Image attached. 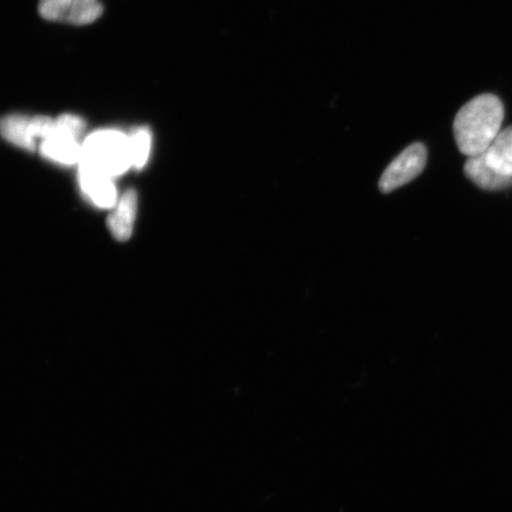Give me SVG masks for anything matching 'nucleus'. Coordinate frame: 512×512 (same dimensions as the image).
<instances>
[{"instance_id":"1","label":"nucleus","mask_w":512,"mask_h":512,"mask_svg":"<svg viewBox=\"0 0 512 512\" xmlns=\"http://www.w3.org/2000/svg\"><path fill=\"white\" fill-rule=\"evenodd\" d=\"M504 107L492 94H483L463 106L454 119L453 132L458 149L473 157L484 152L501 133Z\"/></svg>"},{"instance_id":"2","label":"nucleus","mask_w":512,"mask_h":512,"mask_svg":"<svg viewBox=\"0 0 512 512\" xmlns=\"http://www.w3.org/2000/svg\"><path fill=\"white\" fill-rule=\"evenodd\" d=\"M465 175L479 188L502 190L512 185V126L505 128L480 155L470 157Z\"/></svg>"},{"instance_id":"3","label":"nucleus","mask_w":512,"mask_h":512,"mask_svg":"<svg viewBox=\"0 0 512 512\" xmlns=\"http://www.w3.org/2000/svg\"><path fill=\"white\" fill-rule=\"evenodd\" d=\"M80 166L118 177L132 168L130 137L115 130H102L88 136L82 144Z\"/></svg>"},{"instance_id":"4","label":"nucleus","mask_w":512,"mask_h":512,"mask_svg":"<svg viewBox=\"0 0 512 512\" xmlns=\"http://www.w3.org/2000/svg\"><path fill=\"white\" fill-rule=\"evenodd\" d=\"M426 163L427 150L424 145L415 143L408 146L383 172L380 189L383 192H392L412 182L424 171Z\"/></svg>"},{"instance_id":"5","label":"nucleus","mask_w":512,"mask_h":512,"mask_svg":"<svg viewBox=\"0 0 512 512\" xmlns=\"http://www.w3.org/2000/svg\"><path fill=\"white\" fill-rule=\"evenodd\" d=\"M79 179L83 194L96 207L108 209L117 204V189L111 177L79 165Z\"/></svg>"},{"instance_id":"6","label":"nucleus","mask_w":512,"mask_h":512,"mask_svg":"<svg viewBox=\"0 0 512 512\" xmlns=\"http://www.w3.org/2000/svg\"><path fill=\"white\" fill-rule=\"evenodd\" d=\"M40 151L43 157L53 160V162L74 165L80 162L82 145L79 144L78 137L64 131L57 123L56 131L43 140Z\"/></svg>"},{"instance_id":"7","label":"nucleus","mask_w":512,"mask_h":512,"mask_svg":"<svg viewBox=\"0 0 512 512\" xmlns=\"http://www.w3.org/2000/svg\"><path fill=\"white\" fill-rule=\"evenodd\" d=\"M137 209V192L134 190L126 191L119 202L115 204V209L107 221L108 228H110L115 239L126 241L131 238Z\"/></svg>"},{"instance_id":"8","label":"nucleus","mask_w":512,"mask_h":512,"mask_svg":"<svg viewBox=\"0 0 512 512\" xmlns=\"http://www.w3.org/2000/svg\"><path fill=\"white\" fill-rule=\"evenodd\" d=\"M0 137L24 150L35 151L37 147L31 119L25 115L11 114L0 119Z\"/></svg>"},{"instance_id":"9","label":"nucleus","mask_w":512,"mask_h":512,"mask_svg":"<svg viewBox=\"0 0 512 512\" xmlns=\"http://www.w3.org/2000/svg\"><path fill=\"white\" fill-rule=\"evenodd\" d=\"M102 11L104 8L99 0H73L64 22L75 25L91 24L102 15Z\"/></svg>"},{"instance_id":"10","label":"nucleus","mask_w":512,"mask_h":512,"mask_svg":"<svg viewBox=\"0 0 512 512\" xmlns=\"http://www.w3.org/2000/svg\"><path fill=\"white\" fill-rule=\"evenodd\" d=\"M151 151V132L142 127L130 137L132 168L142 169L149 159Z\"/></svg>"},{"instance_id":"11","label":"nucleus","mask_w":512,"mask_h":512,"mask_svg":"<svg viewBox=\"0 0 512 512\" xmlns=\"http://www.w3.org/2000/svg\"><path fill=\"white\" fill-rule=\"evenodd\" d=\"M73 0H41L38 10L48 21H66Z\"/></svg>"}]
</instances>
